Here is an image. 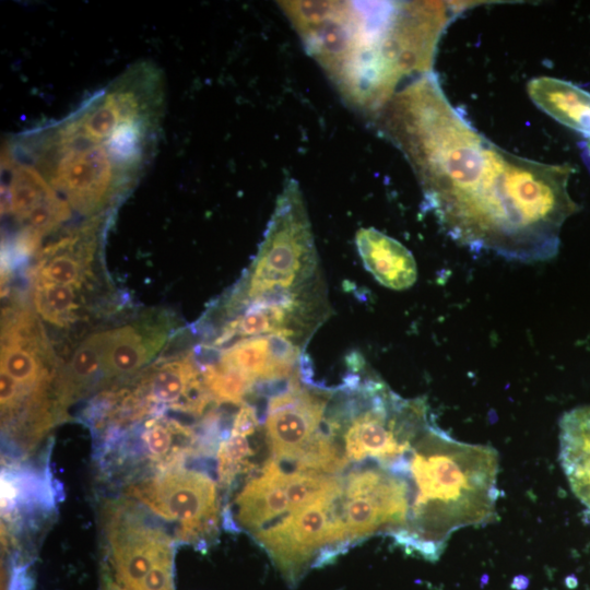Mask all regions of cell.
Wrapping results in <instances>:
<instances>
[{
    "mask_svg": "<svg viewBox=\"0 0 590 590\" xmlns=\"http://www.w3.org/2000/svg\"><path fill=\"white\" fill-rule=\"evenodd\" d=\"M373 119L405 156L452 239L521 262L557 253L560 228L577 211L567 190L573 167L492 143L450 105L433 72L397 91Z\"/></svg>",
    "mask_w": 590,
    "mask_h": 590,
    "instance_id": "6da1fadb",
    "label": "cell"
},
{
    "mask_svg": "<svg viewBox=\"0 0 590 590\" xmlns=\"http://www.w3.org/2000/svg\"><path fill=\"white\" fill-rule=\"evenodd\" d=\"M341 96L374 115L400 82L432 72L448 5L436 1H280Z\"/></svg>",
    "mask_w": 590,
    "mask_h": 590,
    "instance_id": "7a4b0ae2",
    "label": "cell"
},
{
    "mask_svg": "<svg viewBox=\"0 0 590 590\" xmlns=\"http://www.w3.org/2000/svg\"><path fill=\"white\" fill-rule=\"evenodd\" d=\"M497 473L494 448L458 441L433 424L408 455L410 516L394 541L437 559L453 532L494 519Z\"/></svg>",
    "mask_w": 590,
    "mask_h": 590,
    "instance_id": "3957f363",
    "label": "cell"
},
{
    "mask_svg": "<svg viewBox=\"0 0 590 590\" xmlns=\"http://www.w3.org/2000/svg\"><path fill=\"white\" fill-rule=\"evenodd\" d=\"M316 270L317 253L303 194L298 182L287 179L257 257L226 304L229 315L253 304L306 316L311 303L308 287Z\"/></svg>",
    "mask_w": 590,
    "mask_h": 590,
    "instance_id": "277c9868",
    "label": "cell"
},
{
    "mask_svg": "<svg viewBox=\"0 0 590 590\" xmlns=\"http://www.w3.org/2000/svg\"><path fill=\"white\" fill-rule=\"evenodd\" d=\"M109 138L92 139L73 115L35 141L39 146L36 168L71 208L91 220L102 219L141 170L113 154Z\"/></svg>",
    "mask_w": 590,
    "mask_h": 590,
    "instance_id": "5b68a950",
    "label": "cell"
},
{
    "mask_svg": "<svg viewBox=\"0 0 590 590\" xmlns=\"http://www.w3.org/2000/svg\"><path fill=\"white\" fill-rule=\"evenodd\" d=\"M56 354L40 319L30 309L2 312L1 373L15 384L16 402L2 430L31 448L60 418L56 402Z\"/></svg>",
    "mask_w": 590,
    "mask_h": 590,
    "instance_id": "8992f818",
    "label": "cell"
},
{
    "mask_svg": "<svg viewBox=\"0 0 590 590\" xmlns=\"http://www.w3.org/2000/svg\"><path fill=\"white\" fill-rule=\"evenodd\" d=\"M343 487L298 508L253 534L286 582L295 586L312 567L349 546L341 518Z\"/></svg>",
    "mask_w": 590,
    "mask_h": 590,
    "instance_id": "52a82bcc",
    "label": "cell"
},
{
    "mask_svg": "<svg viewBox=\"0 0 590 590\" xmlns=\"http://www.w3.org/2000/svg\"><path fill=\"white\" fill-rule=\"evenodd\" d=\"M411 485L405 474L375 463L351 471L343 480L341 518L351 544L377 533L392 538L409 522Z\"/></svg>",
    "mask_w": 590,
    "mask_h": 590,
    "instance_id": "ba28073f",
    "label": "cell"
},
{
    "mask_svg": "<svg viewBox=\"0 0 590 590\" xmlns=\"http://www.w3.org/2000/svg\"><path fill=\"white\" fill-rule=\"evenodd\" d=\"M328 399L303 387L298 378L269 398L266 434L272 458L311 468L329 447L332 435L327 426Z\"/></svg>",
    "mask_w": 590,
    "mask_h": 590,
    "instance_id": "9c48e42d",
    "label": "cell"
},
{
    "mask_svg": "<svg viewBox=\"0 0 590 590\" xmlns=\"http://www.w3.org/2000/svg\"><path fill=\"white\" fill-rule=\"evenodd\" d=\"M129 494L157 516L178 523L181 541L204 543L217 531L216 484L205 472L173 467L131 485Z\"/></svg>",
    "mask_w": 590,
    "mask_h": 590,
    "instance_id": "30bf717a",
    "label": "cell"
},
{
    "mask_svg": "<svg viewBox=\"0 0 590 590\" xmlns=\"http://www.w3.org/2000/svg\"><path fill=\"white\" fill-rule=\"evenodd\" d=\"M106 530L113 578L129 590H141L156 566L174 560L170 536L158 526L146 522L127 503L107 507Z\"/></svg>",
    "mask_w": 590,
    "mask_h": 590,
    "instance_id": "8fae6325",
    "label": "cell"
},
{
    "mask_svg": "<svg viewBox=\"0 0 590 590\" xmlns=\"http://www.w3.org/2000/svg\"><path fill=\"white\" fill-rule=\"evenodd\" d=\"M210 396L196 361L190 354L158 363L149 369L123 402L137 418L155 409H172L201 415Z\"/></svg>",
    "mask_w": 590,
    "mask_h": 590,
    "instance_id": "7c38bea8",
    "label": "cell"
},
{
    "mask_svg": "<svg viewBox=\"0 0 590 590\" xmlns=\"http://www.w3.org/2000/svg\"><path fill=\"white\" fill-rule=\"evenodd\" d=\"M166 316L145 315L109 328L103 350V381L126 379L139 373L161 352L170 337Z\"/></svg>",
    "mask_w": 590,
    "mask_h": 590,
    "instance_id": "4fadbf2b",
    "label": "cell"
},
{
    "mask_svg": "<svg viewBox=\"0 0 590 590\" xmlns=\"http://www.w3.org/2000/svg\"><path fill=\"white\" fill-rule=\"evenodd\" d=\"M287 470L270 458L235 499L236 520L252 535L293 511L286 492Z\"/></svg>",
    "mask_w": 590,
    "mask_h": 590,
    "instance_id": "5bb4252c",
    "label": "cell"
},
{
    "mask_svg": "<svg viewBox=\"0 0 590 590\" xmlns=\"http://www.w3.org/2000/svg\"><path fill=\"white\" fill-rule=\"evenodd\" d=\"M355 244L365 269L384 286L402 291L417 278L416 262L411 251L397 239L376 228H361Z\"/></svg>",
    "mask_w": 590,
    "mask_h": 590,
    "instance_id": "9a60e30c",
    "label": "cell"
},
{
    "mask_svg": "<svg viewBox=\"0 0 590 590\" xmlns=\"http://www.w3.org/2000/svg\"><path fill=\"white\" fill-rule=\"evenodd\" d=\"M559 460L571 491L590 510V405L562 416Z\"/></svg>",
    "mask_w": 590,
    "mask_h": 590,
    "instance_id": "2e32d148",
    "label": "cell"
},
{
    "mask_svg": "<svg viewBox=\"0 0 590 590\" xmlns=\"http://www.w3.org/2000/svg\"><path fill=\"white\" fill-rule=\"evenodd\" d=\"M532 102L562 125L588 139L590 144V93L577 85L551 76L528 84Z\"/></svg>",
    "mask_w": 590,
    "mask_h": 590,
    "instance_id": "e0dca14e",
    "label": "cell"
},
{
    "mask_svg": "<svg viewBox=\"0 0 590 590\" xmlns=\"http://www.w3.org/2000/svg\"><path fill=\"white\" fill-rule=\"evenodd\" d=\"M106 330L86 335L60 367L56 380V402L61 418L70 404L83 397L103 375V350Z\"/></svg>",
    "mask_w": 590,
    "mask_h": 590,
    "instance_id": "ac0fdd59",
    "label": "cell"
},
{
    "mask_svg": "<svg viewBox=\"0 0 590 590\" xmlns=\"http://www.w3.org/2000/svg\"><path fill=\"white\" fill-rule=\"evenodd\" d=\"M32 300L42 322L62 330L81 317L85 297L69 285L32 281Z\"/></svg>",
    "mask_w": 590,
    "mask_h": 590,
    "instance_id": "d6986e66",
    "label": "cell"
},
{
    "mask_svg": "<svg viewBox=\"0 0 590 590\" xmlns=\"http://www.w3.org/2000/svg\"><path fill=\"white\" fill-rule=\"evenodd\" d=\"M200 371L210 396L220 403L241 405L246 397L257 390L252 379L215 358L202 364Z\"/></svg>",
    "mask_w": 590,
    "mask_h": 590,
    "instance_id": "ffe728a7",
    "label": "cell"
},
{
    "mask_svg": "<svg viewBox=\"0 0 590 590\" xmlns=\"http://www.w3.org/2000/svg\"><path fill=\"white\" fill-rule=\"evenodd\" d=\"M253 450L245 436L229 434L217 447V475L222 486L231 485L244 471L251 469Z\"/></svg>",
    "mask_w": 590,
    "mask_h": 590,
    "instance_id": "44dd1931",
    "label": "cell"
},
{
    "mask_svg": "<svg viewBox=\"0 0 590 590\" xmlns=\"http://www.w3.org/2000/svg\"><path fill=\"white\" fill-rule=\"evenodd\" d=\"M259 428V416L256 409L244 403L233 418L229 434L248 437Z\"/></svg>",
    "mask_w": 590,
    "mask_h": 590,
    "instance_id": "7402d4cb",
    "label": "cell"
},
{
    "mask_svg": "<svg viewBox=\"0 0 590 590\" xmlns=\"http://www.w3.org/2000/svg\"><path fill=\"white\" fill-rule=\"evenodd\" d=\"M102 590H129L119 585L111 576H107L103 582Z\"/></svg>",
    "mask_w": 590,
    "mask_h": 590,
    "instance_id": "603a6c76",
    "label": "cell"
}]
</instances>
